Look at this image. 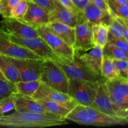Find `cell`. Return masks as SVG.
<instances>
[{"instance_id": "cell-37", "label": "cell", "mask_w": 128, "mask_h": 128, "mask_svg": "<svg viewBox=\"0 0 128 128\" xmlns=\"http://www.w3.org/2000/svg\"><path fill=\"white\" fill-rule=\"evenodd\" d=\"M59 2L62 5V6H64L66 8L69 9L70 10L72 11V12H76V13H80L81 12V11L78 10V9L76 8V6L74 4V3L72 2V0H58Z\"/></svg>"}, {"instance_id": "cell-40", "label": "cell", "mask_w": 128, "mask_h": 128, "mask_svg": "<svg viewBox=\"0 0 128 128\" xmlns=\"http://www.w3.org/2000/svg\"><path fill=\"white\" fill-rule=\"evenodd\" d=\"M115 1H116V2H119V3L122 4L128 3V0H115Z\"/></svg>"}, {"instance_id": "cell-21", "label": "cell", "mask_w": 128, "mask_h": 128, "mask_svg": "<svg viewBox=\"0 0 128 128\" xmlns=\"http://www.w3.org/2000/svg\"><path fill=\"white\" fill-rule=\"evenodd\" d=\"M0 70L5 79L12 82L21 81L18 70L7 56L0 54Z\"/></svg>"}, {"instance_id": "cell-19", "label": "cell", "mask_w": 128, "mask_h": 128, "mask_svg": "<svg viewBox=\"0 0 128 128\" xmlns=\"http://www.w3.org/2000/svg\"><path fill=\"white\" fill-rule=\"evenodd\" d=\"M90 106L106 114L112 116H118L115 112L112 103L109 98L104 82L100 84L94 100Z\"/></svg>"}, {"instance_id": "cell-9", "label": "cell", "mask_w": 128, "mask_h": 128, "mask_svg": "<svg viewBox=\"0 0 128 128\" xmlns=\"http://www.w3.org/2000/svg\"><path fill=\"white\" fill-rule=\"evenodd\" d=\"M8 58L18 70L21 81H30L40 80L42 62L44 60Z\"/></svg>"}, {"instance_id": "cell-4", "label": "cell", "mask_w": 128, "mask_h": 128, "mask_svg": "<svg viewBox=\"0 0 128 128\" xmlns=\"http://www.w3.org/2000/svg\"><path fill=\"white\" fill-rule=\"evenodd\" d=\"M54 61L65 72L69 78L100 83H103L106 81L102 75L98 74L89 68L88 66L80 59L76 52H75L72 61H70L59 57Z\"/></svg>"}, {"instance_id": "cell-11", "label": "cell", "mask_w": 128, "mask_h": 128, "mask_svg": "<svg viewBox=\"0 0 128 128\" xmlns=\"http://www.w3.org/2000/svg\"><path fill=\"white\" fill-rule=\"evenodd\" d=\"M0 54L8 57L17 59H41L26 48L12 42L7 34L1 29Z\"/></svg>"}, {"instance_id": "cell-42", "label": "cell", "mask_w": 128, "mask_h": 128, "mask_svg": "<svg viewBox=\"0 0 128 128\" xmlns=\"http://www.w3.org/2000/svg\"><path fill=\"white\" fill-rule=\"evenodd\" d=\"M1 11H2V8H1V3H0V14H1Z\"/></svg>"}, {"instance_id": "cell-1", "label": "cell", "mask_w": 128, "mask_h": 128, "mask_svg": "<svg viewBox=\"0 0 128 128\" xmlns=\"http://www.w3.org/2000/svg\"><path fill=\"white\" fill-rule=\"evenodd\" d=\"M68 124L66 119L50 113L19 112L0 116V126L8 128H45Z\"/></svg>"}, {"instance_id": "cell-25", "label": "cell", "mask_w": 128, "mask_h": 128, "mask_svg": "<svg viewBox=\"0 0 128 128\" xmlns=\"http://www.w3.org/2000/svg\"><path fill=\"white\" fill-rule=\"evenodd\" d=\"M40 82H41L40 80H35V81H20L15 82L17 93L26 95V96H32V95L38 88Z\"/></svg>"}, {"instance_id": "cell-39", "label": "cell", "mask_w": 128, "mask_h": 128, "mask_svg": "<svg viewBox=\"0 0 128 128\" xmlns=\"http://www.w3.org/2000/svg\"><path fill=\"white\" fill-rule=\"evenodd\" d=\"M91 2L100 8L101 10L105 11H109L108 5V0H90Z\"/></svg>"}, {"instance_id": "cell-12", "label": "cell", "mask_w": 128, "mask_h": 128, "mask_svg": "<svg viewBox=\"0 0 128 128\" xmlns=\"http://www.w3.org/2000/svg\"><path fill=\"white\" fill-rule=\"evenodd\" d=\"M0 29L7 34L24 38L38 37L35 29L22 20L12 17L2 18L0 22Z\"/></svg>"}, {"instance_id": "cell-2", "label": "cell", "mask_w": 128, "mask_h": 128, "mask_svg": "<svg viewBox=\"0 0 128 128\" xmlns=\"http://www.w3.org/2000/svg\"><path fill=\"white\" fill-rule=\"evenodd\" d=\"M66 120L79 124L98 127L124 126L128 123L127 118L110 116L91 106L81 104L76 105L66 116Z\"/></svg>"}, {"instance_id": "cell-28", "label": "cell", "mask_w": 128, "mask_h": 128, "mask_svg": "<svg viewBox=\"0 0 128 128\" xmlns=\"http://www.w3.org/2000/svg\"><path fill=\"white\" fill-rule=\"evenodd\" d=\"M17 93L14 82L0 79V102L6 98Z\"/></svg>"}, {"instance_id": "cell-32", "label": "cell", "mask_w": 128, "mask_h": 128, "mask_svg": "<svg viewBox=\"0 0 128 128\" xmlns=\"http://www.w3.org/2000/svg\"><path fill=\"white\" fill-rule=\"evenodd\" d=\"M113 61L119 77L128 80V60H113Z\"/></svg>"}, {"instance_id": "cell-31", "label": "cell", "mask_w": 128, "mask_h": 128, "mask_svg": "<svg viewBox=\"0 0 128 128\" xmlns=\"http://www.w3.org/2000/svg\"><path fill=\"white\" fill-rule=\"evenodd\" d=\"M28 8V0H20L11 12L10 17L22 20Z\"/></svg>"}, {"instance_id": "cell-33", "label": "cell", "mask_w": 128, "mask_h": 128, "mask_svg": "<svg viewBox=\"0 0 128 128\" xmlns=\"http://www.w3.org/2000/svg\"><path fill=\"white\" fill-rule=\"evenodd\" d=\"M14 110V94L6 98L0 102V116Z\"/></svg>"}, {"instance_id": "cell-15", "label": "cell", "mask_w": 128, "mask_h": 128, "mask_svg": "<svg viewBox=\"0 0 128 128\" xmlns=\"http://www.w3.org/2000/svg\"><path fill=\"white\" fill-rule=\"evenodd\" d=\"M92 24L87 21L79 23L75 27V51H86L94 45L92 39Z\"/></svg>"}, {"instance_id": "cell-27", "label": "cell", "mask_w": 128, "mask_h": 128, "mask_svg": "<svg viewBox=\"0 0 128 128\" xmlns=\"http://www.w3.org/2000/svg\"><path fill=\"white\" fill-rule=\"evenodd\" d=\"M103 53L113 60H128L127 52L108 42L103 48Z\"/></svg>"}, {"instance_id": "cell-6", "label": "cell", "mask_w": 128, "mask_h": 128, "mask_svg": "<svg viewBox=\"0 0 128 128\" xmlns=\"http://www.w3.org/2000/svg\"><path fill=\"white\" fill-rule=\"evenodd\" d=\"M40 81L55 90L68 93L69 78L52 60L43 61Z\"/></svg>"}, {"instance_id": "cell-7", "label": "cell", "mask_w": 128, "mask_h": 128, "mask_svg": "<svg viewBox=\"0 0 128 128\" xmlns=\"http://www.w3.org/2000/svg\"><path fill=\"white\" fill-rule=\"evenodd\" d=\"M35 30L39 36L46 42L57 56L70 61L73 60L75 54L74 49L52 33L46 25L38 26L35 28Z\"/></svg>"}, {"instance_id": "cell-36", "label": "cell", "mask_w": 128, "mask_h": 128, "mask_svg": "<svg viewBox=\"0 0 128 128\" xmlns=\"http://www.w3.org/2000/svg\"><path fill=\"white\" fill-rule=\"evenodd\" d=\"M122 26V29H123V34L124 38L125 40L128 41V20L123 18L121 17H118V16H113Z\"/></svg>"}, {"instance_id": "cell-24", "label": "cell", "mask_w": 128, "mask_h": 128, "mask_svg": "<svg viewBox=\"0 0 128 128\" xmlns=\"http://www.w3.org/2000/svg\"><path fill=\"white\" fill-rule=\"evenodd\" d=\"M101 75L106 80H111L119 77L113 60L104 55L101 67Z\"/></svg>"}, {"instance_id": "cell-16", "label": "cell", "mask_w": 128, "mask_h": 128, "mask_svg": "<svg viewBox=\"0 0 128 128\" xmlns=\"http://www.w3.org/2000/svg\"><path fill=\"white\" fill-rule=\"evenodd\" d=\"M14 110L19 112L49 113L37 100L18 93L14 94Z\"/></svg>"}, {"instance_id": "cell-10", "label": "cell", "mask_w": 128, "mask_h": 128, "mask_svg": "<svg viewBox=\"0 0 128 128\" xmlns=\"http://www.w3.org/2000/svg\"><path fill=\"white\" fill-rule=\"evenodd\" d=\"M31 97L36 100H48L58 102L71 110L78 104L68 93L55 90L41 81L38 90Z\"/></svg>"}, {"instance_id": "cell-23", "label": "cell", "mask_w": 128, "mask_h": 128, "mask_svg": "<svg viewBox=\"0 0 128 128\" xmlns=\"http://www.w3.org/2000/svg\"><path fill=\"white\" fill-rule=\"evenodd\" d=\"M46 110L48 112L55 116H60L66 119V116L70 113L71 110L66 106L55 101L48 100H37Z\"/></svg>"}, {"instance_id": "cell-5", "label": "cell", "mask_w": 128, "mask_h": 128, "mask_svg": "<svg viewBox=\"0 0 128 128\" xmlns=\"http://www.w3.org/2000/svg\"><path fill=\"white\" fill-rule=\"evenodd\" d=\"M100 84L98 82L69 78L68 94L78 104L91 106Z\"/></svg>"}, {"instance_id": "cell-30", "label": "cell", "mask_w": 128, "mask_h": 128, "mask_svg": "<svg viewBox=\"0 0 128 128\" xmlns=\"http://www.w3.org/2000/svg\"><path fill=\"white\" fill-rule=\"evenodd\" d=\"M20 0H0L2 11L1 14L2 18H8L11 16V12Z\"/></svg>"}, {"instance_id": "cell-17", "label": "cell", "mask_w": 128, "mask_h": 128, "mask_svg": "<svg viewBox=\"0 0 128 128\" xmlns=\"http://www.w3.org/2000/svg\"><path fill=\"white\" fill-rule=\"evenodd\" d=\"M82 13L84 20L92 24H103L109 26L112 21V16L109 11L101 10L91 2L85 8Z\"/></svg>"}, {"instance_id": "cell-3", "label": "cell", "mask_w": 128, "mask_h": 128, "mask_svg": "<svg viewBox=\"0 0 128 128\" xmlns=\"http://www.w3.org/2000/svg\"><path fill=\"white\" fill-rule=\"evenodd\" d=\"M104 84L118 116L128 119V80L118 77Z\"/></svg>"}, {"instance_id": "cell-13", "label": "cell", "mask_w": 128, "mask_h": 128, "mask_svg": "<svg viewBox=\"0 0 128 128\" xmlns=\"http://www.w3.org/2000/svg\"><path fill=\"white\" fill-rule=\"evenodd\" d=\"M51 21H59L72 28L83 21V13H76L62 6L58 1L54 0V8L50 12Z\"/></svg>"}, {"instance_id": "cell-29", "label": "cell", "mask_w": 128, "mask_h": 128, "mask_svg": "<svg viewBox=\"0 0 128 128\" xmlns=\"http://www.w3.org/2000/svg\"><path fill=\"white\" fill-rule=\"evenodd\" d=\"M112 21L108 26L109 35L116 38L124 39L122 26L113 16H112Z\"/></svg>"}, {"instance_id": "cell-38", "label": "cell", "mask_w": 128, "mask_h": 128, "mask_svg": "<svg viewBox=\"0 0 128 128\" xmlns=\"http://www.w3.org/2000/svg\"><path fill=\"white\" fill-rule=\"evenodd\" d=\"M74 4L81 12L83 11L85 8L90 3V0H72Z\"/></svg>"}, {"instance_id": "cell-41", "label": "cell", "mask_w": 128, "mask_h": 128, "mask_svg": "<svg viewBox=\"0 0 128 128\" xmlns=\"http://www.w3.org/2000/svg\"><path fill=\"white\" fill-rule=\"evenodd\" d=\"M0 79H2V80H6V79H5L4 76H3V74H2V72H1V70H0Z\"/></svg>"}, {"instance_id": "cell-34", "label": "cell", "mask_w": 128, "mask_h": 128, "mask_svg": "<svg viewBox=\"0 0 128 128\" xmlns=\"http://www.w3.org/2000/svg\"><path fill=\"white\" fill-rule=\"evenodd\" d=\"M107 42L128 53V41L124 39L116 38L108 34Z\"/></svg>"}, {"instance_id": "cell-22", "label": "cell", "mask_w": 128, "mask_h": 128, "mask_svg": "<svg viewBox=\"0 0 128 128\" xmlns=\"http://www.w3.org/2000/svg\"><path fill=\"white\" fill-rule=\"evenodd\" d=\"M109 28L103 24H92V39L94 46H98L103 49L108 40Z\"/></svg>"}, {"instance_id": "cell-14", "label": "cell", "mask_w": 128, "mask_h": 128, "mask_svg": "<svg viewBox=\"0 0 128 128\" xmlns=\"http://www.w3.org/2000/svg\"><path fill=\"white\" fill-rule=\"evenodd\" d=\"M22 20L35 29L46 25L51 21L50 12L28 0V8Z\"/></svg>"}, {"instance_id": "cell-20", "label": "cell", "mask_w": 128, "mask_h": 128, "mask_svg": "<svg viewBox=\"0 0 128 128\" xmlns=\"http://www.w3.org/2000/svg\"><path fill=\"white\" fill-rule=\"evenodd\" d=\"M103 56V49L98 46H94L92 48L85 51L84 54L79 55L80 59L89 68L100 75H101V67Z\"/></svg>"}, {"instance_id": "cell-26", "label": "cell", "mask_w": 128, "mask_h": 128, "mask_svg": "<svg viewBox=\"0 0 128 128\" xmlns=\"http://www.w3.org/2000/svg\"><path fill=\"white\" fill-rule=\"evenodd\" d=\"M109 12L112 16H118L128 20V3L120 4L115 0H108Z\"/></svg>"}, {"instance_id": "cell-18", "label": "cell", "mask_w": 128, "mask_h": 128, "mask_svg": "<svg viewBox=\"0 0 128 128\" xmlns=\"http://www.w3.org/2000/svg\"><path fill=\"white\" fill-rule=\"evenodd\" d=\"M46 26L52 33L74 49L75 28L70 27L59 21H50Z\"/></svg>"}, {"instance_id": "cell-8", "label": "cell", "mask_w": 128, "mask_h": 128, "mask_svg": "<svg viewBox=\"0 0 128 128\" xmlns=\"http://www.w3.org/2000/svg\"><path fill=\"white\" fill-rule=\"evenodd\" d=\"M12 42L24 46L33 52L42 60L55 61L59 58L41 37L24 38L7 34Z\"/></svg>"}, {"instance_id": "cell-35", "label": "cell", "mask_w": 128, "mask_h": 128, "mask_svg": "<svg viewBox=\"0 0 128 128\" xmlns=\"http://www.w3.org/2000/svg\"><path fill=\"white\" fill-rule=\"evenodd\" d=\"M38 6L51 12L54 8V0H30Z\"/></svg>"}]
</instances>
